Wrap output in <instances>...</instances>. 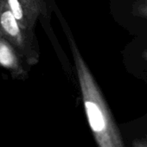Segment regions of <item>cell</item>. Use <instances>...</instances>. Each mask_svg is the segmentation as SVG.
<instances>
[{
	"label": "cell",
	"mask_w": 147,
	"mask_h": 147,
	"mask_svg": "<svg viewBox=\"0 0 147 147\" xmlns=\"http://www.w3.org/2000/svg\"><path fill=\"white\" fill-rule=\"evenodd\" d=\"M19 24L26 30L34 31L38 21L47 15L45 0H5Z\"/></svg>",
	"instance_id": "cell-3"
},
{
	"label": "cell",
	"mask_w": 147,
	"mask_h": 147,
	"mask_svg": "<svg viewBox=\"0 0 147 147\" xmlns=\"http://www.w3.org/2000/svg\"><path fill=\"white\" fill-rule=\"evenodd\" d=\"M132 14L147 18V0H136L132 5Z\"/></svg>",
	"instance_id": "cell-5"
},
{
	"label": "cell",
	"mask_w": 147,
	"mask_h": 147,
	"mask_svg": "<svg viewBox=\"0 0 147 147\" xmlns=\"http://www.w3.org/2000/svg\"><path fill=\"white\" fill-rule=\"evenodd\" d=\"M143 57H144V60H146V61H147V51L144 53V55H143Z\"/></svg>",
	"instance_id": "cell-7"
},
{
	"label": "cell",
	"mask_w": 147,
	"mask_h": 147,
	"mask_svg": "<svg viewBox=\"0 0 147 147\" xmlns=\"http://www.w3.org/2000/svg\"><path fill=\"white\" fill-rule=\"evenodd\" d=\"M0 35L17 49L28 65L33 66L39 61L40 52L34 31L19 24L5 0H0Z\"/></svg>",
	"instance_id": "cell-2"
},
{
	"label": "cell",
	"mask_w": 147,
	"mask_h": 147,
	"mask_svg": "<svg viewBox=\"0 0 147 147\" xmlns=\"http://www.w3.org/2000/svg\"><path fill=\"white\" fill-rule=\"evenodd\" d=\"M88 124L99 147H125L121 133L92 72L69 31L67 32Z\"/></svg>",
	"instance_id": "cell-1"
},
{
	"label": "cell",
	"mask_w": 147,
	"mask_h": 147,
	"mask_svg": "<svg viewBox=\"0 0 147 147\" xmlns=\"http://www.w3.org/2000/svg\"><path fill=\"white\" fill-rule=\"evenodd\" d=\"M132 147H147V139H134Z\"/></svg>",
	"instance_id": "cell-6"
},
{
	"label": "cell",
	"mask_w": 147,
	"mask_h": 147,
	"mask_svg": "<svg viewBox=\"0 0 147 147\" xmlns=\"http://www.w3.org/2000/svg\"><path fill=\"white\" fill-rule=\"evenodd\" d=\"M25 61L17 49L0 35V66L8 70L14 79L24 80L28 77Z\"/></svg>",
	"instance_id": "cell-4"
}]
</instances>
